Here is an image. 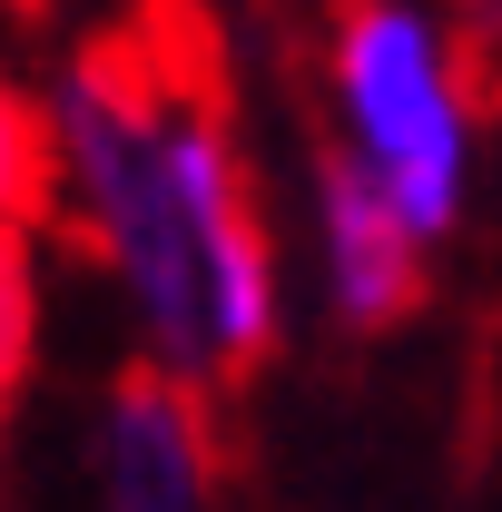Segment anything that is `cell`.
<instances>
[{
    "mask_svg": "<svg viewBox=\"0 0 502 512\" xmlns=\"http://www.w3.org/2000/svg\"><path fill=\"white\" fill-rule=\"evenodd\" d=\"M60 158L79 178L69 247L119 266L158 365L247 394L276 355V276L237 158V79L207 0H128L79 40L60 89Z\"/></svg>",
    "mask_w": 502,
    "mask_h": 512,
    "instance_id": "obj_1",
    "label": "cell"
},
{
    "mask_svg": "<svg viewBox=\"0 0 502 512\" xmlns=\"http://www.w3.org/2000/svg\"><path fill=\"white\" fill-rule=\"evenodd\" d=\"M335 89L394 207L424 237H443L463 197V119H453V79L434 69V40L394 0H335Z\"/></svg>",
    "mask_w": 502,
    "mask_h": 512,
    "instance_id": "obj_2",
    "label": "cell"
},
{
    "mask_svg": "<svg viewBox=\"0 0 502 512\" xmlns=\"http://www.w3.org/2000/svg\"><path fill=\"white\" fill-rule=\"evenodd\" d=\"M217 404L178 365H128L109 394V512H197L217 483Z\"/></svg>",
    "mask_w": 502,
    "mask_h": 512,
    "instance_id": "obj_3",
    "label": "cell"
},
{
    "mask_svg": "<svg viewBox=\"0 0 502 512\" xmlns=\"http://www.w3.org/2000/svg\"><path fill=\"white\" fill-rule=\"evenodd\" d=\"M315 188H325V237H335V306L345 325H404L424 306V227L394 207V188L375 178L365 148L315 138Z\"/></svg>",
    "mask_w": 502,
    "mask_h": 512,
    "instance_id": "obj_4",
    "label": "cell"
},
{
    "mask_svg": "<svg viewBox=\"0 0 502 512\" xmlns=\"http://www.w3.org/2000/svg\"><path fill=\"white\" fill-rule=\"evenodd\" d=\"M30 227H60V148L40 109L0 79V237H30Z\"/></svg>",
    "mask_w": 502,
    "mask_h": 512,
    "instance_id": "obj_5",
    "label": "cell"
},
{
    "mask_svg": "<svg viewBox=\"0 0 502 512\" xmlns=\"http://www.w3.org/2000/svg\"><path fill=\"white\" fill-rule=\"evenodd\" d=\"M453 99L463 109H502V0H453Z\"/></svg>",
    "mask_w": 502,
    "mask_h": 512,
    "instance_id": "obj_6",
    "label": "cell"
},
{
    "mask_svg": "<svg viewBox=\"0 0 502 512\" xmlns=\"http://www.w3.org/2000/svg\"><path fill=\"white\" fill-rule=\"evenodd\" d=\"M30 335H40V296H30V247L0 237V414L30 384Z\"/></svg>",
    "mask_w": 502,
    "mask_h": 512,
    "instance_id": "obj_7",
    "label": "cell"
}]
</instances>
